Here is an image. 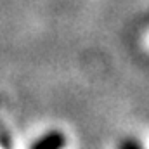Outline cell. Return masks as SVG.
Here are the masks:
<instances>
[{
	"label": "cell",
	"mask_w": 149,
	"mask_h": 149,
	"mask_svg": "<svg viewBox=\"0 0 149 149\" xmlns=\"http://www.w3.org/2000/svg\"><path fill=\"white\" fill-rule=\"evenodd\" d=\"M121 148H139V144H135V142H125V144H121Z\"/></svg>",
	"instance_id": "2"
},
{
	"label": "cell",
	"mask_w": 149,
	"mask_h": 149,
	"mask_svg": "<svg viewBox=\"0 0 149 149\" xmlns=\"http://www.w3.org/2000/svg\"><path fill=\"white\" fill-rule=\"evenodd\" d=\"M64 146V135L61 132H49L31 144L33 149H59Z\"/></svg>",
	"instance_id": "1"
}]
</instances>
